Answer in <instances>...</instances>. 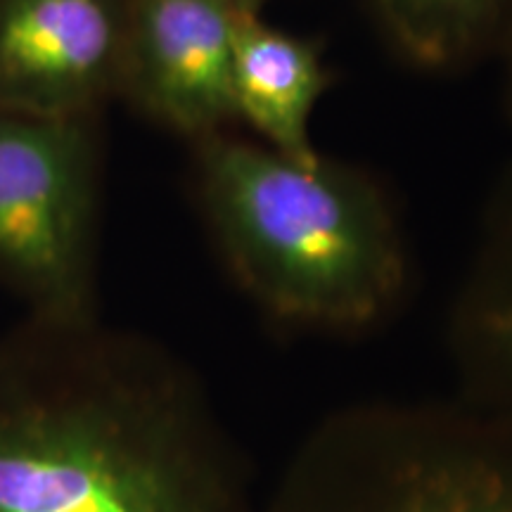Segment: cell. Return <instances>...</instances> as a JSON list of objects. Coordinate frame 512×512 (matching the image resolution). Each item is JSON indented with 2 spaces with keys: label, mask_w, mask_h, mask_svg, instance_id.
<instances>
[{
  "label": "cell",
  "mask_w": 512,
  "mask_h": 512,
  "mask_svg": "<svg viewBox=\"0 0 512 512\" xmlns=\"http://www.w3.org/2000/svg\"><path fill=\"white\" fill-rule=\"evenodd\" d=\"M128 0H0V110L95 117L121 93Z\"/></svg>",
  "instance_id": "obj_5"
},
{
  "label": "cell",
  "mask_w": 512,
  "mask_h": 512,
  "mask_svg": "<svg viewBox=\"0 0 512 512\" xmlns=\"http://www.w3.org/2000/svg\"><path fill=\"white\" fill-rule=\"evenodd\" d=\"M95 117L0 110V283L27 316L98 318Z\"/></svg>",
  "instance_id": "obj_4"
},
{
  "label": "cell",
  "mask_w": 512,
  "mask_h": 512,
  "mask_svg": "<svg viewBox=\"0 0 512 512\" xmlns=\"http://www.w3.org/2000/svg\"><path fill=\"white\" fill-rule=\"evenodd\" d=\"M192 190L223 271L271 330L356 339L408 302L403 211L366 166L294 159L223 131L195 143Z\"/></svg>",
  "instance_id": "obj_2"
},
{
  "label": "cell",
  "mask_w": 512,
  "mask_h": 512,
  "mask_svg": "<svg viewBox=\"0 0 512 512\" xmlns=\"http://www.w3.org/2000/svg\"><path fill=\"white\" fill-rule=\"evenodd\" d=\"M256 512H512V406L458 389L344 403Z\"/></svg>",
  "instance_id": "obj_3"
},
{
  "label": "cell",
  "mask_w": 512,
  "mask_h": 512,
  "mask_svg": "<svg viewBox=\"0 0 512 512\" xmlns=\"http://www.w3.org/2000/svg\"><path fill=\"white\" fill-rule=\"evenodd\" d=\"M240 19L230 0H128L119 95L195 143L228 131Z\"/></svg>",
  "instance_id": "obj_6"
},
{
  "label": "cell",
  "mask_w": 512,
  "mask_h": 512,
  "mask_svg": "<svg viewBox=\"0 0 512 512\" xmlns=\"http://www.w3.org/2000/svg\"><path fill=\"white\" fill-rule=\"evenodd\" d=\"M498 64H501V105L505 119L512 124V31L505 41V46L498 55Z\"/></svg>",
  "instance_id": "obj_10"
},
{
  "label": "cell",
  "mask_w": 512,
  "mask_h": 512,
  "mask_svg": "<svg viewBox=\"0 0 512 512\" xmlns=\"http://www.w3.org/2000/svg\"><path fill=\"white\" fill-rule=\"evenodd\" d=\"M389 50L427 74H463L498 60L512 31V0H366Z\"/></svg>",
  "instance_id": "obj_9"
},
{
  "label": "cell",
  "mask_w": 512,
  "mask_h": 512,
  "mask_svg": "<svg viewBox=\"0 0 512 512\" xmlns=\"http://www.w3.org/2000/svg\"><path fill=\"white\" fill-rule=\"evenodd\" d=\"M230 3H233L242 15H261V12H264L266 0H230Z\"/></svg>",
  "instance_id": "obj_11"
},
{
  "label": "cell",
  "mask_w": 512,
  "mask_h": 512,
  "mask_svg": "<svg viewBox=\"0 0 512 512\" xmlns=\"http://www.w3.org/2000/svg\"><path fill=\"white\" fill-rule=\"evenodd\" d=\"M446 351L453 389L512 406V171L484 207L446 318Z\"/></svg>",
  "instance_id": "obj_7"
},
{
  "label": "cell",
  "mask_w": 512,
  "mask_h": 512,
  "mask_svg": "<svg viewBox=\"0 0 512 512\" xmlns=\"http://www.w3.org/2000/svg\"><path fill=\"white\" fill-rule=\"evenodd\" d=\"M332 83L335 72L318 41L261 15H242L233 57L235 117L259 143L294 159L316 157L313 114Z\"/></svg>",
  "instance_id": "obj_8"
},
{
  "label": "cell",
  "mask_w": 512,
  "mask_h": 512,
  "mask_svg": "<svg viewBox=\"0 0 512 512\" xmlns=\"http://www.w3.org/2000/svg\"><path fill=\"white\" fill-rule=\"evenodd\" d=\"M245 448L188 358L102 318L0 335V512H256Z\"/></svg>",
  "instance_id": "obj_1"
}]
</instances>
